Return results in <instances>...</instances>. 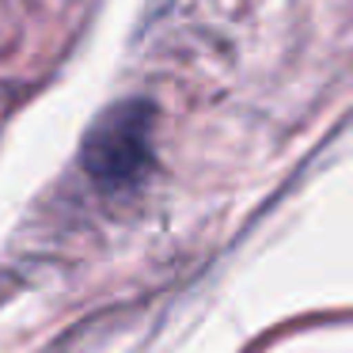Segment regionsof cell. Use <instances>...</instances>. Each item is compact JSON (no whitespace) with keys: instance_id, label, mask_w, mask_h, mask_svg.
<instances>
[{"instance_id":"cell-1","label":"cell","mask_w":353,"mask_h":353,"mask_svg":"<svg viewBox=\"0 0 353 353\" xmlns=\"http://www.w3.org/2000/svg\"><path fill=\"white\" fill-rule=\"evenodd\" d=\"M152 130L156 107L145 99H122L92 122L84 137V168L107 190L141 183L152 168Z\"/></svg>"}]
</instances>
